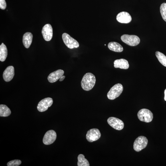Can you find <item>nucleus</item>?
<instances>
[{"instance_id":"obj_13","label":"nucleus","mask_w":166,"mask_h":166,"mask_svg":"<svg viewBox=\"0 0 166 166\" xmlns=\"http://www.w3.org/2000/svg\"><path fill=\"white\" fill-rule=\"evenodd\" d=\"M14 75V68L12 66L7 67L5 70L3 74L4 81L6 82L10 81L13 78Z\"/></svg>"},{"instance_id":"obj_22","label":"nucleus","mask_w":166,"mask_h":166,"mask_svg":"<svg viewBox=\"0 0 166 166\" xmlns=\"http://www.w3.org/2000/svg\"><path fill=\"white\" fill-rule=\"evenodd\" d=\"M160 11L163 20L166 22V3H163L160 7Z\"/></svg>"},{"instance_id":"obj_17","label":"nucleus","mask_w":166,"mask_h":166,"mask_svg":"<svg viewBox=\"0 0 166 166\" xmlns=\"http://www.w3.org/2000/svg\"><path fill=\"white\" fill-rule=\"evenodd\" d=\"M108 47L110 50L115 52H121L123 50V48L122 45L116 42H109Z\"/></svg>"},{"instance_id":"obj_6","label":"nucleus","mask_w":166,"mask_h":166,"mask_svg":"<svg viewBox=\"0 0 166 166\" xmlns=\"http://www.w3.org/2000/svg\"><path fill=\"white\" fill-rule=\"evenodd\" d=\"M62 38L65 45L69 49L77 48L79 46L78 42L66 33L62 34Z\"/></svg>"},{"instance_id":"obj_27","label":"nucleus","mask_w":166,"mask_h":166,"mask_svg":"<svg viewBox=\"0 0 166 166\" xmlns=\"http://www.w3.org/2000/svg\"><path fill=\"white\" fill-rule=\"evenodd\" d=\"M105 45H106V44H105Z\"/></svg>"},{"instance_id":"obj_24","label":"nucleus","mask_w":166,"mask_h":166,"mask_svg":"<svg viewBox=\"0 0 166 166\" xmlns=\"http://www.w3.org/2000/svg\"><path fill=\"white\" fill-rule=\"evenodd\" d=\"M6 6V4L5 0H0V8L2 10H5Z\"/></svg>"},{"instance_id":"obj_23","label":"nucleus","mask_w":166,"mask_h":166,"mask_svg":"<svg viewBox=\"0 0 166 166\" xmlns=\"http://www.w3.org/2000/svg\"><path fill=\"white\" fill-rule=\"evenodd\" d=\"M21 164V161L19 160H14L8 162L7 164L8 166H18Z\"/></svg>"},{"instance_id":"obj_19","label":"nucleus","mask_w":166,"mask_h":166,"mask_svg":"<svg viewBox=\"0 0 166 166\" xmlns=\"http://www.w3.org/2000/svg\"><path fill=\"white\" fill-rule=\"evenodd\" d=\"M11 113L10 109L6 105H0V116L6 117L9 116Z\"/></svg>"},{"instance_id":"obj_15","label":"nucleus","mask_w":166,"mask_h":166,"mask_svg":"<svg viewBox=\"0 0 166 166\" xmlns=\"http://www.w3.org/2000/svg\"><path fill=\"white\" fill-rule=\"evenodd\" d=\"M114 66L115 68L127 69L129 68V65L128 61L126 60L121 58L117 59L114 61Z\"/></svg>"},{"instance_id":"obj_11","label":"nucleus","mask_w":166,"mask_h":166,"mask_svg":"<svg viewBox=\"0 0 166 166\" xmlns=\"http://www.w3.org/2000/svg\"><path fill=\"white\" fill-rule=\"evenodd\" d=\"M42 33L44 40L49 41L52 39L53 35V28L49 24H45L43 27Z\"/></svg>"},{"instance_id":"obj_9","label":"nucleus","mask_w":166,"mask_h":166,"mask_svg":"<svg viewBox=\"0 0 166 166\" xmlns=\"http://www.w3.org/2000/svg\"><path fill=\"white\" fill-rule=\"evenodd\" d=\"M53 99L50 97L45 98L38 103L37 106V109L40 112H43L47 110L53 103Z\"/></svg>"},{"instance_id":"obj_21","label":"nucleus","mask_w":166,"mask_h":166,"mask_svg":"<svg viewBox=\"0 0 166 166\" xmlns=\"http://www.w3.org/2000/svg\"><path fill=\"white\" fill-rule=\"evenodd\" d=\"M155 54L158 60L160 63L166 67V56L162 53L158 51L155 52Z\"/></svg>"},{"instance_id":"obj_2","label":"nucleus","mask_w":166,"mask_h":166,"mask_svg":"<svg viewBox=\"0 0 166 166\" xmlns=\"http://www.w3.org/2000/svg\"><path fill=\"white\" fill-rule=\"evenodd\" d=\"M123 89V85L120 83H117L113 85L108 92L107 97L111 100H114L118 97L122 93Z\"/></svg>"},{"instance_id":"obj_8","label":"nucleus","mask_w":166,"mask_h":166,"mask_svg":"<svg viewBox=\"0 0 166 166\" xmlns=\"http://www.w3.org/2000/svg\"><path fill=\"white\" fill-rule=\"evenodd\" d=\"M108 124L113 128L118 130L123 129L124 123L120 119L114 117H109L107 120Z\"/></svg>"},{"instance_id":"obj_4","label":"nucleus","mask_w":166,"mask_h":166,"mask_svg":"<svg viewBox=\"0 0 166 166\" xmlns=\"http://www.w3.org/2000/svg\"><path fill=\"white\" fill-rule=\"evenodd\" d=\"M121 39L123 42L131 46H135L140 42L139 37L135 35L124 34L121 37Z\"/></svg>"},{"instance_id":"obj_26","label":"nucleus","mask_w":166,"mask_h":166,"mask_svg":"<svg viewBox=\"0 0 166 166\" xmlns=\"http://www.w3.org/2000/svg\"><path fill=\"white\" fill-rule=\"evenodd\" d=\"M164 100L165 101H166V89L164 90Z\"/></svg>"},{"instance_id":"obj_12","label":"nucleus","mask_w":166,"mask_h":166,"mask_svg":"<svg viewBox=\"0 0 166 166\" xmlns=\"http://www.w3.org/2000/svg\"><path fill=\"white\" fill-rule=\"evenodd\" d=\"M116 19L120 23H128L131 22L132 17L127 12L122 11L118 14L116 17Z\"/></svg>"},{"instance_id":"obj_16","label":"nucleus","mask_w":166,"mask_h":166,"mask_svg":"<svg viewBox=\"0 0 166 166\" xmlns=\"http://www.w3.org/2000/svg\"><path fill=\"white\" fill-rule=\"evenodd\" d=\"M33 36L31 33H26L23 35V44L25 48H28L30 46L33 39Z\"/></svg>"},{"instance_id":"obj_10","label":"nucleus","mask_w":166,"mask_h":166,"mask_svg":"<svg viewBox=\"0 0 166 166\" xmlns=\"http://www.w3.org/2000/svg\"><path fill=\"white\" fill-rule=\"evenodd\" d=\"M56 137V133L54 131L52 130H49L44 135L43 142L45 145L51 144L54 142Z\"/></svg>"},{"instance_id":"obj_25","label":"nucleus","mask_w":166,"mask_h":166,"mask_svg":"<svg viewBox=\"0 0 166 166\" xmlns=\"http://www.w3.org/2000/svg\"><path fill=\"white\" fill-rule=\"evenodd\" d=\"M65 78V76L64 75L62 76L59 79V81H62Z\"/></svg>"},{"instance_id":"obj_14","label":"nucleus","mask_w":166,"mask_h":166,"mask_svg":"<svg viewBox=\"0 0 166 166\" xmlns=\"http://www.w3.org/2000/svg\"><path fill=\"white\" fill-rule=\"evenodd\" d=\"M64 71L61 69L57 70L51 73L48 77V80L50 83L56 82L63 75Z\"/></svg>"},{"instance_id":"obj_7","label":"nucleus","mask_w":166,"mask_h":166,"mask_svg":"<svg viewBox=\"0 0 166 166\" xmlns=\"http://www.w3.org/2000/svg\"><path fill=\"white\" fill-rule=\"evenodd\" d=\"M101 136V134L99 130L97 128H93L87 131L86 137L89 142H92L99 139Z\"/></svg>"},{"instance_id":"obj_18","label":"nucleus","mask_w":166,"mask_h":166,"mask_svg":"<svg viewBox=\"0 0 166 166\" xmlns=\"http://www.w3.org/2000/svg\"><path fill=\"white\" fill-rule=\"evenodd\" d=\"M7 49L6 45L3 43L0 45V60L4 61L7 57Z\"/></svg>"},{"instance_id":"obj_20","label":"nucleus","mask_w":166,"mask_h":166,"mask_svg":"<svg viewBox=\"0 0 166 166\" xmlns=\"http://www.w3.org/2000/svg\"><path fill=\"white\" fill-rule=\"evenodd\" d=\"M78 166H89V164L88 160L85 158L84 156L82 154H80L77 157Z\"/></svg>"},{"instance_id":"obj_5","label":"nucleus","mask_w":166,"mask_h":166,"mask_svg":"<svg viewBox=\"0 0 166 166\" xmlns=\"http://www.w3.org/2000/svg\"><path fill=\"white\" fill-rule=\"evenodd\" d=\"M148 140L144 136H140L135 140L133 143V149L136 152H139L144 148L147 146Z\"/></svg>"},{"instance_id":"obj_3","label":"nucleus","mask_w":166,"mask_h":166,"mask_svg":"<svg viewBox=\"0 0 166 166\" xmlns=\"http://www.w3.org/2000/svg\"><path fill=\"white\" fill-rule=\"evenodd\" d=\"M137 116L140 121L146 123L151 122L153 118L152 113L149 109H146L140 110L138 112Z\"/></svg>"},{"instance_id":"obj_1","label":"nucleus","mask_w":166,"mask_h":166,"mask_svg":"<svg viewBox=\"0 0 166 166\" xmlns=\"http://www.w3.org/2000/svg\"><path fill=\"white\" fill-rule=\"evenodd\" d=\"M96 81L94 74L91 73H86L84 75L81 81V86L84 90L89 91L94 86Z\"/></svg>"}]
</instances>
